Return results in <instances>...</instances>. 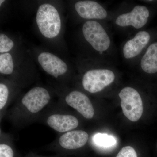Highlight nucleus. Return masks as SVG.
<instances>
[{
    "mask_svg": "<svg viewBox=\"0 0 157 157\" xmlns=\"http://www.w3.org/2000/svg\"><path fill=\"white\" fill-rule=\"evenodd\" d=\"M52 100L51 93L47 88L35 86L18 100L6 115L15 126H25L40 116Z\"/></svg>",
    "mask_w": 157,
    "mask_h": 157,
    "instance_id": "obj_1",
    "label": "nucleus"
},
{
    "mask_svg": "<svg viewBox=\"0 0 157 157\" xmlns=\"http://www.w3.org/2000/svg\"><path fill=\"white\" fill-rule=\"evenodd\" d=\"M36 21L39 32L47 39H54L60 33L61 19L59 11L52 5L45 3L39 6Z\"/></svg>",
    "mask_w": 157,
    "mask_h": 157,
    "instance_id": "obj_2",
    "label": "nucleus"
},
{
    "mask_svg": "<svg viewBox=\"0 0 157 157\" xmlns=\"http://www.w3.org/2000/svg\"><path fill=\"white\" fill-rule=\"evenodd\" d=\"M115 78L114 72L109 69H90L83 74L82 84L83 89L88 92L96 94L111 84Z\"/></svg>",
    "mask_w": 157,
    "mask_h": 157,
    "instance_id": "obj_3",
    "label": "nucleus"
},
{
    "mask_svg": "<svg viewBox=\"0 0 157 157\" xmlns=\"http://www.w3.org/2000/svg\"><path fill=\"white\" fill-rule=\"evenodd\" d=\"M82 32L86 41L95 50L102 53L109 49L111 44L110 38L100 23L87 21L82 26Z\"/></svg>",
    "mask_w": 157,
    "mask_h": 157,
    "instance_id": "obj_4",
    "label": "nucleus"
},
{
    "mask_svg": "<svg viewBox=\"0 0 157 157\" xmlns=\"http://www.w3.org/2000/svg\"><path fill=\"white\" fill-rule=\"evenodd\" d=\"M121 106L124 115L133 122L137 121L142 116L143 102L140 94L133 88H124L119 94Z\"/></svg>",
    "mask_w": 157,
    "mask_h": 157,
    "instance_id": "obj_5",
    "label": "nucleus"
},
{
    "mask_svg": "<svg viewBox=\"0 0 157 157\" xmlns=\"http://www.w3.org/2000/svg\"><path fill=\"white\" fill-rule=\"evenodd\" d=\"M45 124L54 131L60 133H66L76 129L79 121L75 116L68 112L49 111L44 116Z\"/></svg>",
    "mask_w": 157,
    "mask_h": 157,
    "instance_id": "obj_6",
    "label": "nucleus"
},
{
    "mask_svg": "<svg viewBox=\"0 0 157 157\" xmlns=\"http://www.w3.org/2000/svg\"><path fill=\"white\" fill-rule=\"evenodd\" d=\"M65 104L73 108L87 119H92L95 110L91 101L84 93L76 90L68 92L64 96Z\"/></svg>",
    "mask_w": 157,
    "mask_h": 157,
    "instance_id": "obj_7",
    "label": "nucleus"
},
{
    "mask_svg": "<svg viewBox=\"0 0 157 157\" xmlns=\"http://www.w3.org/2000/svg\"><path fill=\"white\" fill-rule=\"evenodd\" d=\"M149 15V11L146 6H137L130 12L119 15L115 22L116 25L121 27L132 26L140 29L146 24Z\"/></svg>",
    "mask_w": 157,
    "mask_h": 157,
    "instance_id": "obj_8",
    "label": "nucleus"
},
{
    "mask_svg": "<svg viewBox=\"0 0 157 157\" xmlns=\"http://www.w3.org/2000/svg\"><path fill=\"white\" fill-rule=\"evenodd\" d=\"M37 59L42 69L54 78H61L68 73L67 64L53 54L43 52L38 55Z\"/></svg>",
    "mask_w": 157,
    "mask_h": 157,
    "instance_id": "obj_9",
    "label": "nucleus"
},
{
    "mask_svg": "<svg viewBox=\"0 0 157 157\" xmlns=\"http://www.w3.org/2000/svg\"><path fill=\"white\" fill-rule=\"evenodd\" d=\"M74 8L80 17L89 20L105 19L108 15L105 8L95 1H78L75 3Z\"/></svg>",
    "mask_w": 157,
    "mask_h": 157,
    "instance_id": "obj_10",
    "label": "nucleus"
},
{
    "mask_svg": "<svg viewBox=\"0 0 157 157\" xmlns=\"http://www.w3.org/2000/svg\"><path fill=\"white\" fill-rule=\"evenodd\" d=\"M89 139V135L82 130H73L61 135L56 143L64 149L72 150L85 146Z\"/></svg>",
    "mask_w": 157,
    "mask_h": 157,
    "instance_id": "obj_11",
    "label": "nucleus"
},
{
    "mask_svg": "<svg viewBox=\"0 0 157 157\" xmlns=\"http://www.w3.org/2000/svg\"><path fill=\"white\" fill-rule=\"evenodd\" d=\"M150 40V36L148 32L145 31L138 32L124 45L123 53L125 58L131 59L139 55L148 44Z\"/></svg>",
    "mask_w": 157,
    "mask_h": 157,
    "instance_id": "obj_12",
    "label": "nucleus"
},
{
    "mask_svg": "<svg viewBox=\"0 0 157 157\" xmlns=\"http://www.w3.org/2000/svg\"><path fill=\"white\" fill-rule=\"evenodd\" d=\"M142 70L148 74L157 72V42L152 43L147 48L140 62Z\"/></svg>",
    "mask_w": 157,
    "mask_h": 157,
    "instance_id": "obj_13",
    "label": "nucleus"
},
{
    "mask_svg": "<svg viewBox=\"0 0 157 157\" xmlns=\"http://www.w3.org/2000/svg\"><path fill=\"white\" fill-rule=\"evenodd\" d=\"M11 88L6 82L0 83V114L1 119L6 115L7 108L12 101Z\"/></svg>",
    "mask_w": 157,
    "mask_h": 157,
    "instance_id": "obj_14",
    "label": "nucleus"
},
{
    "mask_svg": "<svg viewBox=\"0 0 157 157\" xmlns=\"http://www.w3.org/2000/svg\"><path fill=\"white\" fill-rule=\"evenodd\" d=\"M14 70V63L12 55L8 52L0 54V73L11 75Z\"/></svg>",
    "mask_w": 157,
    "mask_h": 157,
    "instance_id": "obj_15",
    "label": "nucleus"
},
{
    "mask_svg": "<svg viewBox=\"0 0 157 157\" xmlns=\"http://www.w3.org/2000/svg\"><path fill=\"white\" fill-rule=\"evenodd\" d=\"M93 141L96 145L103 147H109L114 145L116 141L111 135L98 133L93 136Z\"/></svg>",
    "mask_w": 157,
    "mask_h": 157,
    "instance_id": "obj_16",
    "label": "nucleus"
},
{
    "mask_svg": "<svg viewBox=\"0 0 157 157\" xmlns=\"http://www.w3.org/2000/svg\"><path fill=\"white\" fill-rule=\"evenodd\" d=\"M6 135H1L0 157H14V152Z\"/></svg>",
    "mask_w": 157,
    "mask_h": 157,
    "instance_id": "obj_17",
    "label": "nucleus"
},
{
    "mask_svg": "<svg viewBox=\"0 0 157 157\" xmlns=\"http://www.w3.org/2000/svg\"><path fill=\"white\" fill-rule=\"evenodd\" d=\"M12 39L4 33L0 34V53H8L14 47Z\"/></svg>",
    "mask_w": 157,
    "mask_h": 157,
    "instance_id": "obj_18",
    "label": "nucleus"
},
{
    "mask_svg": "<svg viewBox=\"0 0 157 157\" xmlns=\"http://www.w3.org/2000/svg\"><path fill=\"white\" fill-rule=\"evenodd\" d=\"M116 157H137L135 149L131 146L123 147Z\"/></svg>",
    "mask_w": 157,
    "mask_h": 157,
    "instance_id": "obj_19",
    "label": "nucleus"
},
{
    "mask_svg": "<svg viewBox=\"0 0 157 157\" xmlns=\"http://www.w3.org/2000/svg\"><path fill=\"white\" fill-rule=\"evenodd\" d=\"M5 2V1H3V0H1L0 1V6H2V4H3V3L4 2Z\"/></svg>",
    "mask_w": 157,
    "mask_h": 157,
    "instance_id": "obj_20",
    "label": "nucleus"
}]
</instances>
